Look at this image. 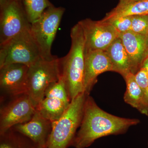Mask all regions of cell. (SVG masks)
<instances>
[{"label":"cell","instance_id":"cell-12","mask_svg":"<svg viewBox=\"0 0 148 148\" xmlns=\"http://www.w3.org/2000/svg\"><path fill=\"white\" fill-rule=\"evenodd\" d=\"M107 71L114 72V69L105 51H85L84 91L87 95L90 94L98 76Z\"/></svg>","mask_w":148,"mask_h":148},{"label":"cell","instance_id":"cell-20","mask_svg":"<svg viewBox=\"0 0 148 148\" xmlns=\"http://www.w3.org/2000/svg\"><path fill=\"white\" fill-rule=\"evenodd\" d=\"M135 34L148 35V14L132 16L131 30Z\"/></svg>","mask_w":148,"mask_h":148},{"label":"cell","instance_id":"cell-9","mask_svg":"<svg viewBox=\"0 0 148 148\" xmlns=\"http://www.w3.org/2000/svg\"><path fill=\"white\" fill-rule=\"evenodd\" d=\"M14 97L13 100L1 108V135L5 134L16 125L29 121L36 112V107L27 94Z\"/></svg>","mask_w":148,"mask_h":148},{"label":"cell","instance_id":"cell-19","mask_svg":"<svg viewBox=\"0 0 148 148\" xmlns=\"http://www.w3.org/2000/svg\"><path fill=\"white\" fill-rule=\"evenodd\" d=\"M32 145L8 131L1 135L0 148H30Z\"/></svg>","mask_w":148,"mask_h":148},{"label":"cell","instance_id":"cell-24","mask_svg":"<svg viewBox=\"0 0 148 148\" xmlns=\"http://www.w3.org/2000/svg\"><path fill=\"white\" fill-rule=\"evenodd\" d=\"M140 1V0H119V3L117 6H121L126 5L128 4L137 1Z\"/></svg>","mask_w":148,"mask_h":148},{"label":"cell","instance_id":"cell-27","mask_svg":"<svg viewBox=\"0 0 148 148\" xmlns=\"http://www.w3.org/2000/svg\"></svg>","mask_w":148,"mask_h":148},{"label":"cell","instance_id":"cell-18","mask_svg":"<svg viewBox=\"0 0 148 148\" xmlns=\"http://www.w3.org/2000/svg\"><path fill=\"white\" fill-rule=\"evenodd\" d=\"M22 3L31 24L39 18L47 8L53 5L49 0H23Z\"/></svg>","mask_w":148,"mask_h":148},{"label":"cell","instance_id":"cell-7","mask_svg":"<svg viewBox=\"0 0 148 148\" xmlns=\"http://www.w3.org/2000/svg\"><path fill=\"white\" fill-rule=\"evenodd\" d=\"M23 3L14 1L0 7V45L30 29Z\"/></svg>","mask_w":148,"mask_h":148},{"label":"cell","instance_id":"cell-25","mask_svg":"<svg viewBox=\"0 0 148 148\" xmlns=\"http://www.w3.org/2000/svg\"><path fill=\"white\" fill-rule=\"evenodd\" d=\"M144 67V68L145 69L148 74V58L146 59L145 61V62H144L143 67Z\"/></svg>","mask_w":148,"mask_h":148},{"label":"cell","instance_id":"cell-26","mask_svg":"<svg viewBox=\"0 0 148 148\" xmlns=\"http://www.w3.org/2000/svg\"><path fill=\"white\" fill-rule=\"evenodd\" d=\"M43 148L40 147H38V146L36 145H34L33 143H32V146H31V148Z\"/></svg>","mask_w":148,"mask_h":148},{"label":"cell","instance_id":"cell-3","mask_svg":"<svg viewBox=\"0 0 148 148\" xmlns=\"http://www.w3.org/2000/svg\"><path fill=\"white\" fill-rule=\"evenodd\" d=\"M87 95L84 92L79 94L71 101L63 115L52 122L45 148H67L71 146L81 123Z\"/></svg>","mask_w":148,"mask_h":148},{"label":"cell","instance_id":"cell-4","mask_svg":"<svg viewBox=\"0 0 148 148\" xmlns=\"http://www.w3.org/2000/svg\"><path fill=\"white\" fill-rule=\"evenodd\" d=\"M65 11L62 7L51 6L31 24L30 33L43 59L51 60L56 57L51 54V46Z\"/></svg>","mask_w":148,"mask_h":148},{"label":"cell","instance_id":"cell-5","mask_svg":"<svg viewBox=\"0 0 148 148\" xmlns=\"http://www.w3.org/2000/svg\"><path fill=\"white\" fill-rule=\"evenodd\" d=\"M61 77V61L57 56L51 60L41 58L29 67L27 94L36 108L48 87Z\"/></svg>","mask_w":148,"mask_h":148},{"label":"cell","instance_id":"cell-16","mask_svg":"<svg viewBox=\"0 0 148 148\" xmlns=\"http://www.w3.org/2000/svg\"><path fill=\"white\" fill-rule=\"evenodd\" d=\"M124 79L126 84V91L123 97L125 102L137 109L141 113L148 116V103L135 80V75L129 73Z\"/></svg>","mask_w":148,"mask_h":148},{"label":"cell","instance_id":"cell-13","mask_svg":"<svg viewBox=\"0 0 148 148\" xmlns=\"http://www.w3.org/2000/svg\"><path fill=\"white\" fill-rule=\"evenodd\" d=\"M130 63V73L135 75L143 67L148 57V35L135 34L132 31L120 34Z\"/></svg>","mask_w":148,"mask_h":148},{"label":"cell","instance_id":"cell-11","mask_svg":"<svg viewBox=\"0 0 148 148\" xmlns=\"http://www.w3.org/2000/svg\"><path fill=\"white\" fill-rule=\"evenodd\" d=\"M29 67L12 64L0 68V87L3 92L14 97L27 94Z\"/></svg>","mask_w":148,"mask_h":148},{"label":"cell","instance_id":"cell-21","mask_svg":"<svg viewBox=\"0 0 148 148\" xmlns=\"http://www.w3.org/2000/svg\"><path fill=\"white\" fill-rule=\"evenodd\" d=\"M132 21V16H125L115 18L108 22L121 34L131 30Z\"/></svg>","mask_w":148,"mask_h":148},{"label":"cell","instance_id":"cell-6","mask_svg":"<svg viewBox=\"0 0 148 148\" xmlns=\"http://www.w3.org/2000/svg\"><path fill=\"white\" fill-rule=\"evenodd\" d=\"M30 29L0 45V68L12 64H22L30 67L42 58Z\"/></svg>","mask_w":148,"mask_h":148},{"label":"cell","instance_id":"cell-15","mask_svg":"<svg viewBox=\"0 0 148 148\" xmlns=\"http://www.w3.org/2000/svg\"><path fill=\"white\" fill-rule=\"evenodd\" d=\"M105 51L112 64L114 72L119 73L124 78L130 73V63L127 51L119 37Z\"/></svg>","mask_w":148,"mask_h":148},{"label":"cell","instance_id":"cell-14","mask_svg":"<svg viewBox=\"0 0 148 148\" xmlns=\"http://www.w3.org/2000/svg\"><path fill=\"white\" fill-rule=\"evenodd\" d=\"M51 123L36 110L29 121L16 125L13 127L16 132L29 138L34 145L45 148L51 131Z\"/></svg>","mask_w":148,"mask_h":148},{"label":"cell","instance_id":"cell-2","mask_svg":"<svg viewBox=\"0 0 148 148\" xmlns=\"http://www.w3.org/2000/svg\"><path fill=\"white\" fill-rule=\"evenodd\" d=\"M71 37L70 50L66 56L60 58V61L61 77L71 101L84 92L85 41L82 28L78 22L72 28Z\"/></svg>","mask_w":148,"mask_h":148},{"label":"cell","instance_id":"cell-10","mask_svg":"<svg viewBox=\"0 0 148 148\" xmlns=\"http://www.w3.org/2000/svg\"><path fill=\"white\" fill-rule=\"evenodd\" d=\"M78 23L84 35L85 51H105L119 37V33L108 22L86 18Z\"/></svg>","mask_w":148,"mask_h":148},{"label":"cell","instance_id":"cell-17","mask_svg":"<svg viewBox=\"0 0 148 148\" xmlns=\"http://www.w3.org/2000/svg\"><path fill=\"white\" fill-rule=\"evenodd\" d=\"M148 14V0H140L126 5L116 6L106 14L103 21L109 22L119 17Z\"/></svg>","mask_w":148,"mask_h":148},{"label":"cell","instance_id":"cell-1","mask_svg":"<svg viewBox=\"0 0 148 148\" xmlns=\"http://www.w3.org/2000/svg\"><path fill=\"white\" fill-rule=\"evenodd\" d=\"M140 122L137 119L125 118L108 113L87 95L79 129L71 146L75 148L88 147L99 138L124 134L130 127Z\"/></svg>","mask_w":148,"mask_h":148},{"label":"cell","instance_id":"cell-23","mask_svg":"<svg viewBox=\"0 0 148 148\" xmlns=\"http://www.w3.org/2000/svg\"><path fill=\"white\" fill-rule=\"evenodd\" d=\"M14 1L20 2L22 3L23 0H0V7H1L8 4Z\"/></svg>","mask_w":148,"mask_h":148},{"label":"cell","instance_id":"cell-8","mask_svg":"<svg viewBox=\"0 0 148 148\" xmlns=\"http://www.w3.org/2000/svg\"><path fill=\"white\" fill-rule=\"evenodd\" d=\"M69 94L62 77L47 88L42 101L36 110L42 116L51 122L59 119L71 103Z\"/></svg>","mask_w":148,"mask_h":148},{"label":"cell","instance_id":"cell-22","mask_svg":"<svg viewBox=\"0 0 148 148\" xmlns=\"http://www.w3.org/2000/svg\"><path fill=\"white\" fill-rule=\"evenodd\" d=\"M135 79L143 91L148 103V74L145 68L142 67L135 75Z\"/></svg>","mask_w":148,"mask_h":148}]
</instances>
